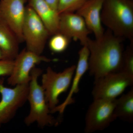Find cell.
Segmentation results:
<instances>
[{
	"label": "cell",
	"mask_w": 133,
	"mask_h": 133,
	"mask_svg": "<svg viewBox=\"0 0 133 133\" xmlns=\"http://www.w3.org/2000/svg\"><path fill=\"white\" fill-rule=\"evenodd\" d=\"M123 39L108 29L99 38H89L87 45L90 52L88 70L95 79L120 71Z\"/></svg>",
	"instance_id": "1"
},
{
	"label": "cell",
	"mask_w": 133,
	"mask_h": 133,
	"mask_svg": "<svg viewBox=\"0 0 133 133\" xmlns=\"http://www.w3.org/2000/svg\"><path fill=\"white\" fill-rule=\"evenodd\" d=\"M101 20L115 35L133 42V0H104Z\"/></svg>",
	"instance_id": "2"
},
{
	"label": "cell",
	"mask_w": 133,
	"mask_h": 133,
	"mask_svg": "<svg viewBox=\"0 0 133 133\" xmlns=\"http://www.w3.org/2000/svg\"><path fill=\"white\" fill-rule=\"evenodd\" d=\"M42 73L41 69L34 68L30 72L31 78L29 83L28 100L30 110L24 119V123L29 126L36 122L41 128L57 126L59 121L51 115L43 90L38 84V78Z\"/></svg>",
	"instance_id": "3"
},
{
	"label": "cell",
	"mask_w": 133,
	"mask_h": 133,
	"mask_svg": "<svg viewBox=\"0 0 133 133\" xmlns=\"http://www.w3.org/2000/svg\"><path fill=\"white\" fill-rule=\"evenodd\" d=\"M76 65H73L57 72L48 67L42 76V86L51 111L57 106L59 97L69 89L74 77Z\"/></svg>",
	"instance_id": "4"
},
{
	"label": "cell",
	"mask_w": 133,
	"mask_h": 133,
	"mask_svg": "<svg viewBox=\"0 0 133 133\" xmlns=\"http://www.w3.org/2000/svg\"><path fill=\"white\" fill-rule=\"evenodd\" d=\"M22 34L26 50L37 55H42L51 35L42 20L29 5L26 7Z\"/></svg>",
	"instance_id": "5"
},
{
	"label": "cell",
	"mask_w": 133,
	"mask_h": 133,
	"mask_svg": "<svg viewBox=\"0 0 133 133\" xmlns=\"http://www.w3.org/2000/svg\"><path fill=\"white\" fill-rule=\"evenodd\" d=\"M116 99H94L86 114L85 132L102 131L116 119L114 113Z\"/></svg>",
	"instance_id": "6"
},
{
	"label": "cell",
	"mask_w": 133,
	"mask_h": 133,
	"mask_svg": "<svg viewBox=\"0 0 133 133\" xmlns=\"http://www.w3.org/2000/svg\"><path fill=\"white\" fill-rule=\"evenodd\" d=\"M133 84V77L122 72L110 73L95 79L92 94L94 99H113Z\"/></svg>",
	"instance_id": "7"
},
{
	"label": "cell",
	"mask_w": 133,
	"mask_h": 133,
	"mask_svg": "<svg viewBox=\"0 0 133 133\" xmlns=\"http://www.w3.org/2000/svg\"><path fill=\"white\" fill-rule=\"evenodd\" d=\"M29 84L17 85L8 88L0 80V128L14 118L17 111L28 101Z\"/></svg>",
	"instance_id": "8"
},
{
	"label": "cell",
	"mask_w": 133,
	"mask_h": 133,
	"mask_svg": "<svg viewBox=\"0 0 133 133\" xmlns=\"http://www.w3.org/2000/svg\"><path fill=\"white\" fill-rule=\"evenodd\" d=\"M51 59L29 51L24 49L17 56L14 60L12 73L8 79L10 85L29 84L31 80L30 72L36 65L42 62H49Z\"/></svg>",
	"instance_id": "9"
},
{
	"label": "cell",
	"mask_w": 133,
	"mask_h": 133,
	"mask_svg": "<svg viewBox=\"0 0 133 133\" xmlns=\"http://www.w3.org/2000/svg\"><path fill=\"white\" fill-rule=\"evenodd\" d=\"M26 0H1L0 22L13 31L20 43L24 42L22 27L26 14Z\"/></svg>",
	"instance_id": "10"
},
{
	"label": "cell",
	"mask_w": 133,
	"mask_h": 133,
	"mask_svg": "<svg viewBox=\"0 0 133 133\" xmlns=\"http://www.w3.org/2000/svg\"><path fill=\"white\" fill-rule=\"evenodd\" d=\"M70 39L79 41L83 46L87 45L91 33L88 29L83 17L74 12L60 14L59 32Z\"/></svg>",
	"instance_id": "11"
},
{
	"label": "cell",
	"mask_w": 133,
	"mask_h": 133,
	"mask_svg": "<svg viewBox=\"0 0 133 133\" xmlns=\"http://www.w3.org/2000/svg\"><path fill=\"white\" fill-rule=\"evenodd\" d=\"M89 56L90 52L88 47L87 45H84L78 52L77 64L76 65V70L69 94L63 103L58 105L51 111V114L58 112L60 114H63L66 108L74 102L72 97L79 91V83L84 74L88 70Z\"/></svg>",
	"instance_id": "12"
},
{
	"label": "cell",
	"mask_w": 133,
	"mask_h": 133,
	"mask_svg": "<svg viewBox=\"0 0 133 133\" xmlns=\"http://www.w3.org/2000/svg\"><path fill=\"white\" fill-rule=\"evenodd\" d=\"M104 0H88L76 12L83 17L88 29L95 38L101 37L105 32L102 26L101 12Z\"/></svg>",
	"instance_id": "13"
},
{
	"label": "cell",
	"mask_w": 133,
	"mask_h": 133,
	"mask_svg": "<svg viewBox=\"0 0 133 133\" xmlns=\"http://www.w3.org/2000/svg\"><path fill=\"white\" fill-rule=\"evenodd\" d=\"M32 8L48 29L51 36L59 32V16L45 0H28Z\"/></svg>",
	"instance_id": "14"
},
{
	"label": "cell",
	"mask_w": 133,
	"mask_h": 133,
	"mask_svg": "<svg viewBox=\"0 0 133 133\" xmlns=\"http://www.w3.org/2000/svg\"><path fill=\"white\" fill-rule=\"evenodd\" d=\"M20 43L13 31L0 22V50L4 59L14 60L19 53Z\"/></svg>",
	"instance_id": "15"
},
{
	"label": "cell",
	"mask_w": 133,
	"mask_h": 133,
	"mask_svg": "<svg viewBox=\"0 0 133 133\" xmlns=\"http://www.w3.org/2000/svg\"><path fill=\"white\" fill-rule=\"evenodd\" d=\"M114 113L116 119L118 118L128 121H133V87L128 92L116 99Z\"/></svg>",
	"instance_id": "16"
},
{
	"label": "cell",
	"mask_w": 133,
	"mask_h": 133,
	"mask_svg": "<svg viewBox=\"0 0 133 133\" xmlns=\"http://www.w3.org/2000/svg\"><path fill=\"white\" fill-rule=\"evenodd\" d=\"M52 36L49 43L50 50L56 53L64 51L68 48L71 39L60 33H56Z\"/></svg>",
	"instance_id": "17"
},
{
	"label": "cell",
	"mask_w": 133,
	"mask_h": 133,
	"mask_svg": "<svg viewBox=\"0 0 133 133\" xmlns=\"http://www.w3.org/2000/svg\"><path fill=\"white\" fill-rule=\"evenodd\" d=\"M120 71L133 77V42L123 51Z\"/></svg>",
	"instance_id": "18"
},
{
	"label": "cell",
	"mask_w": 133,
	"mask_h": 133,
	"mask_svg": "<svg viewBox=\"0 0 133 133\" xmlns=\"http://www.w3.org/2000/svg\"><path fill=\"white\" fill-rule=\"evenodd\" d=\"M88 0H59L57 11L59 15L63 13L75 12Z\"/></svg>",
	"instance_id": "19"
},
{
	"label": "cell",
	"mask_w": 133,
	"mask_h": 133,
	"mask_svg": "<svg viewBox=\"0 0 133 133\" xmlns=\"http://www.w3.org/2000/svg\"><path fill=\"white\" fill-rule=\"evenodd\" d=\"M14 60L2 59L0 60V77L9 76L12 73Z\"/></svg>",
	"instance_id": "20"
},
{
	"label": "cell",
	"mask_w": 133,
	"mask_h": 133,
	"mask_svg": "<svg viewBox=\"0 0 133 133\" xmlns=\"http://www.w3.org/2000/svg\"><path fill=\"white\" fill-rule=\"evenodd\" d=\"M59 0H45V2L53 9L57 11L58 5Z\"/></svg>",
	"instance_id": "21"
},
{
	"label": "cell",
	"mask_w": 133,
	"mask_h": 133,
	"mask_svg": "<svg viewBox=\"0 0 133 133\" xmlns=\"http://www.w3.org/2000/svg\"><path fill=\"white\" fill-rule=\"evenodd\" d=\"M2 59H4V58H3V55H2V52L0 50V60Z\"/></svg>",
	"instance_id": "22"
}]
</instances>
